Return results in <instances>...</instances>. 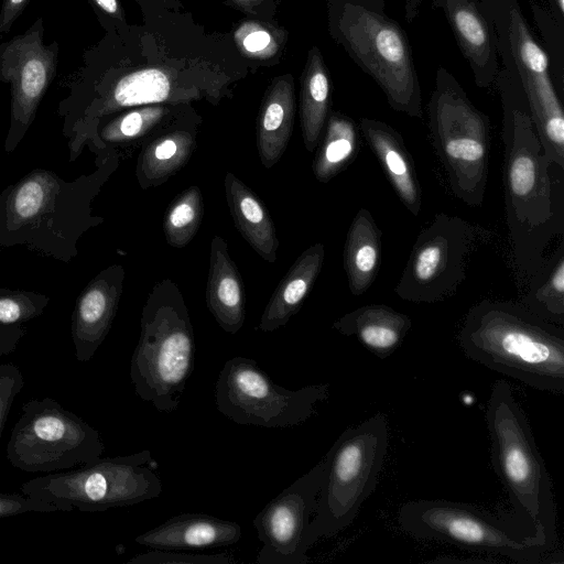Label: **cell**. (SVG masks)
<instances>
[{"label": "cell", "mask_w": 564, "mask_h": 564, "mask_svg": "<svg viewBox=\"0 0 564 564\" xmlns=\"http://www.w3.org/2000/svg\"><path fill=\"white\" fill-rule=\"evenodd\" d=\"M135 2L142 22L105 32L69 77L58 113L73 148L126 109L200 99L215 105L251 72L230 33L209 32L183 10Z\"/></svg>", "instance_id": "6da1fadb"}, {"label": "cell", "mask_w": 564, "mask_h": 564, "mask_svg": "<svg viewBox=\"0 0 564 564\" xmlns=\"http://www.w3.org/2000/svg\"><path fill=\"white\" fill-rule=\"evenodd\" d=\"M502 104L505 209L517 278L527 282L539 270L545 251L563 237V195L555 193L547 159L512 66L500 68L495 83Z\"/></svg>", "instance_id": "7a4b0ae2"}, {"label": "cell", "mask_w": 564, "mask_h": 564, "mask_svg": "<svg viewBox=\"0 0 564 564\" xmlns=\"http://www.w3.org/2000/svg\"><path fill=\"white\" fill-rule=\"evenodd\" d=\"M465 355L485 367L551 393H564V329L522 303L481 300L457 336Z\"/></svg>", "instance_id": "3957f363"}, {"label": "cell", "mask_w": 564, "mask_h": 564, "mask_svg": "<svg viewBox=\"0 0 564 564\" xmlns=\"http://www.w3.org/2000/svg\"><path fill=\"white\" fill-rule=\"evenodd\" d=\"M485 416L494 470L508 492L514 514L530 527V536L550 552L557 543L551 477L528 417L506 380L492 386Z\"/></svg>", "instance_id": "277c9868"}, {"label": "cell", "mask_w": 564, "mask_h": 564, "mask_svg": "<svg viewBox=\"0 0 564 564\" xmlns=\"http://www.w3.org/2000/svg\"><path fill=\"white\" fill-rule=\"evenodd\" d=\"M85 180L67 182L47 170H33L0 195V245H25L70 261L87 227Z\"/></svg>", "instance_id": "5b68a950"}, {"label": "cell", "mask_w": 564, "mask_h": 564, "mask_svg": "<svg viewBox=\"0 0 564 564\" xmlns=\"http://www.w3.org/2000/svg\"><path fill=\"white\" fill-rule=\"evenodd\" d=\"M328 31L381 88L394 111L423 118L422 93L406 33L383 12L328 0Z\"/></svg>", "instance_id": "8992f818"}, {"label": "cell", "mask_w": 564, "mask_h": 564, "mask_svg": "<svg viewBox=\"0 0 564 564\" xmlns=\"http://www.w3.org/2000/svg\"><path fill=\"white\" fill-rule=\"evenodd\" d=\"M178 291H153L144 305L130 378L135 394L162 413L175 411L195 364V338Z\"/></svg>", "instance_id": "52a82bcc"}, {"label": "cell", "mask_w": 564, "mask_h": 564, "mask_svg": "<svg viewBox=\"0 0 564 564\" xmlns=\"http://www.w3.org/2000/svg\"><path fill=\"white\" fill-rule=\"evenodd\" d=\"M388 447L389 424L381 412L346 429L334 442L325 454V478L306 533L308 550L354 522L378 485Z\"/></svg>", "instance_id": "ba28073f"}, {"label": "cell", "mask_w": 564, "mask_h": 564, "mask_svg": "<svg viewBox=\"0 0 564 564\" xmlns=\"http://www.w3.org/2000/svg\"><path fill=\"white\" fill-rule=\"evenodd\" d=\"M429 127L451 191L470 207L481 206L488 182L490 121L458 80L438 67L427 105Z\"/></svg>", "instance_id": "9c48e42d"}, {"label": "cell", "mask_w": 564, "mask_h": 564, "mask_svg": "<svg viewBox=\"0 0 564 564\" xmlns=\"http://www.w3.org/2000/svg\"><path fill=\"white\" fill-rule=\"evenodd\" d=\"M151 452L99 458L77 469L50 473L20 487L24 495L61 506L66 511L100 512L154 499L163 485Z\"/></svg>", "instance_id": "30bf717a"}, {"label": "cell", "mask_w": 564, "mask_h": 564, "mask_svg": "<svg viewBox=\"0 0 564 564\" xmlns=\"http://www.w3.org/2000/svg\"><path fill=\"white\" fill-rule=\"evenodd\" d=\"M503 64L514 69L534 129L551 164L564 170V110L550 75L547 53L535 41L517 0H484Z\"/></svg>", "instance_id": "8fae6325"}, {"label": "cell", "mask_w": 564, "mask_h": 564, "mask_svg": "<svg viewBox=\"0 0 564 564\" xmlns=\"http://www.w3.org/2000/svg\"><path fill=\"white\" fill-rule=\"evenodd\" d=\"M398 523L415 539L442 541L516 563L536 564L546 553L535 539L522 534L505 519L465 502L411 500L400 507Z\"/></svg>", "instance_id": "7c38bea8"}, {"label": "cell", "mask_w": 564, "mask_h": 564, "mask_svg": "<svg viewBox=\"0 0 564 564\" xmlns=\"http://www.w3.org/2000/svg\"><path fill=\"white\" fill-rule=\"evenodd\" d=\"M492 236L489 229L459 216L436 214L415 239L395 294L425 304L452 297L467 279L474 256Z\"/></svg>", "instance_id": "4fadbf2b"}, {"label": "cell", "mask_w": 564, "mask_h": 564, "mask_svg": "<svg viewBox=\"0 0 564 564\" xmlns=\"http://www.w3.org/2000/svg\"><path fill=\"white\" fill-rule=\"evenodd\" d=\"M7 445L10 464L26 473H56L98 460L99 432L53 398L32 399L21 409Z\"/></svg>", "instance_id": "5bb4252c"}, {"label": "cell", "mask_w": 564, "mask_h": 564, "mask_svg": "<svg viewBox=\"0 0 564 564\" xmlns=\"http://www.w3.org/2000/svg\"><path fill=\"white\" fill-rule=\"evenodd\" d=\"M328 398V384L286 389L247 357L227 360L215 386L216 409L223 415L237 424L267 429L300 425Z\"/></svg>", "instance_id": "9a60e30c"}, {"label": "cell", "mask_w": 564, "mask_h": 564, "mask_svg": "<svg viewBox=\"0 0 564 564\" xmlns=\"http://www.w3.org/2000/svg\"><path fill=\"white\" fill-rule=\"evenodd\" d=\"M44 33V20L37 18L25 32L0 43V83L9 85L11 97L7 152L25 135L57 73L59 45L46 44Z\"/></svg>", "instance_id": "2e32d148"}, {"label": "cell", "mask_w": 564, "mask_h": 564, "mask_svg": "<svg viewBox=\"0 0 564 564\" xmlns=\"http://www.w3.org/2000/svg\"><path fill=\"white\" fill-rule=\"evenodd\" d=\"M327 466L324 457L270 500L253 519L262 543L259 564H306V533L315 512L317 497Z\"/></svg>", "instance_id": "e0dca14e"}, {"label": "cell", "mask_w": 564, "mask_h": 564, "mask_svg": "<svg viewBox=\"0 0 564 564\" xmlns=\"http://www.w3.org/2000/svg\"><path fill=\"white\" fill-rule=\"evenodd\" d=\"M122 282V267L112 265L96 275L78 296L70 326L78 361H89L107 337L118 310Z\"/></svg>", "instance_id": "ac0fdd59"}, {"label": "cell", "mask_w": 564, "mask_h": 564, "mask_svg": "<svg viewBox=\"0 0 564 564\" xmlns=\"http://www.w3.org/2000/svg\"><path fill=\"white\" fill-rule=\"evenodd\" d=\"M454 33L457 45L468 62L476 85L489 88L499 72L497 37L479 0H433Z\"/></svg>", "instance_id": "d6986e66"}, {"label": "cell", "mask_w": 564, "mask_h": 564, "mask_svg": "<svg viewBox=\"0 0 564 564\" xmlns=\"http://www.w3.org/2000/svg\"><path fill=\"white\" fill-rule=\"evenodd\" d=\"M241 527L206 513H182L135 538L138 544L170 551L223 547L236 544Z\"/></svg>", "instance_id": "ffe728a7"}, {"label": "cell", "mask_w": 564, "mask_h": 564, "mask_svg": "<svg viewBox=\"0 0 564 564\" xmlns=\"http://www.w3.org/2000/svg\"><path fill=\"white\" fill-rule=\"evenodd\" d=\"M359 129L404 207L414 216L422 208L416 170L402 135L383 121L361 118Z\"/></svg>", "instance_id": "44dd1931"}, {"label": "cell", "mask_w": 564, "mask_h": 564, "mask_svg": "<svg viewBox=\"0 0 564 564\" xmlns=\"http://www.w3.org/2000/svg\"><path fill=\"white\" fill-rule=\"evenodd\" d=\"M295 86L291 74L274 77L268 86L257 120V148L261 163L272 167L283 155L294 124Z\"/></svg>", "instance_id": "7402d4cb"}, {"label": "cell", "mask_w": 564, "mask_h": 564, "mask_svg": "<svg viewBox=\"0 0 564 564\" xmlns=\"http://www.w3.org/2000/svg\"><path fill=\"white\" fill-rule=\"evenodd\" d=\"M206 304L226 333L235 335L240 330L246 318L243 282L226 240L219 236L213 238L210 246Z\"/></svg>", "instance_id": "603a6c76"}, {"label": "cell", "mask_w": 564, "mask_h": 564, "mask_svg": "<svg viewBox=\"0 0 564 564\" xmlns=\"http://www.w3.org/2000/svg\"><path fill=\"white\" fill-rule=\"evenodd\" d=\"M412 327L411 318L384 304H368L346 313L333 324L345 336L355 337L380 359L391 356Z\"/></svg>", "instance_id": "cb8c5ba5"}, {"label": "cell", "mask_w": 564, "mask_h": 564, "mask_svg": "<svg viewBox=\"0 0 564 564\" xmlns=\"http://www.w3.org/2000/svg\"><path fill=\"white\" fill-rule=\"evenodd\" d=\"M324 258L322 242L300 254L269 300L257 327L259 330L273 332L299 312L322 270Z\"/></svg>", "instance_id": "d4e9b609"}, {"label": "cell", "mask_w": 564, "mask_h": 564, "mask_svg": "<svg viewBox=\"0 0 564 564\" xmlns=\"http://www.w3.org/2000/svg\"><path fill=\"white\" fill-rule=\"evenodd\" d=\"M225 193L240 235L261 258L275 262L279 248L276 230L261 199L232 173L225 176Z\"/></svg>", "instance_id": "484cf974"}, {"label": "cell", "mask_w": 564, "mask_h": 564, "mask_svg": "<svg viewBox=\"0 0 564 564\" xmlns=\"http://www.w3.org/2000/svg\"><path fill=\"white\" fill-rule=\"evenodd\" d=\"M381 230L371 213L358 209L344 247V269L352 295H362L373 283L381 263Z\"/></svg>", "instance_id": "4316f807"}, {"label": "cell", "mask_w": 564, "mask_h": 564, "mask_svg": "<svg viewBox=\"0 0 564 564\" xmlns=\"http://www.w3.org/2000/svg\"><path fill=\"white\" fill-rule=\"evenodd\" d=\"M330 104V78L323 55L313 46L301 76L300 121L304 144L313 152L322 138Z\"/></svg>", "instance_id": "83f0119b"}, {"label": "cell", "mask_w": 564, "mask_h": 564, "mask_svg": "<svg viewBox=\"0 0 564 564\" xmlns=\"http://www.w3.org/2000/svg\"><path fill=\"white\" fill-rule=\"evenodd\" d=\"M324 129L312 167L316 180L327 183L352 163L360 145L358 127L345 113L328 115Z\"/></svg>", "instance_id": "f1b7e54d"}, {"label": "cell", "mask_w": 564, "mask_h": 564, "mask_svg": "<svg viewBox=\"0 0 564 564\" xmlns=\"http://www.w3.org/2000/svg\"><path fill=\"white\" fill-rule=\"evenodd\" d=\"M528 291L521 297L528 310L553 324L564 325V241L545 259L528 281Z\"/></svg>", "instance_id": "f546056e"}, {"label": "cell", "mask_w": 564, "mask_h": 564, "mask_svg": "<svg viewBox=\"0 0 564 564\" xmlns=\"http://www.w3.org/2000/svg\"><path fill=\"white\" fill-rule=\"evenodd\" d=\"M195 138L186 130H174L152 140L138 160L137 176L143 188L165 182L191 158Z\"/></svg>", "instance_id": "4dcf8cb0"}, {"label": "cell", "mask_w": 564, "mask_h": 564, "mask_svg": "<svg viewBox=\"0 0 564 564\" xmlns=\"http://www.w3.org/2000/svg\"><path fill=\"white\" fill-rule=\"evenodd\" d=\"M238 54L250 70L279 63L288 42V32L272 20L249 18L230 33Z\"/></svg>", "instance_id": "1f68e13d"}, {"label": "cell", "mask_w": 564, "mask_h": 564, "mask_svg": "<svg viewBox=\"0 0 564 564\" xmlns=\"http://www.w3.org/2000/svg\"><path fill=\"white\" fill-rule=\"evenodd\" d=\"M186 105H147L130 108L97 130V138L107 143H122L141 138Z\"/></svg>", "instance_id": "d6a6232c"}, {"label": "cell", "mask_w": 564, "mask_h": 564, "mask_svg": "<svg viewBox=\"0 0 564 564\" xmlns=\"http://www.w3.org/2000/svg\"><path fill=\"white\" fill-rule=\"evenodd\" d=\"M204 212L199 187L191 186L170 205L163 229L172 247L182 248L192 241L202 223Z\"/></svg>", "instance_id": "836d02e7"}, {"label": "cell", "mask_w": 564, "mask_h": 564, "mask_svg": "<svg viewBox=\"0 0 564 564\" xmlns=\"http://www.w3.org/2000/svg\"><path fill=\"white\" fill-rule=\"evenodd\" d=\"M50 299L41 293L0 288V324L12 325L43 314Z\"/></svg>", "instance_id": "e575fe53"}, {"label": "cell", "mask_w": 564, "mask_h": 564, "mask_svg": "<svg viewBox=\"0 0 564 564\" xmlns=\"http://www.w3.org/2000/svg\"><path fill=\"white\" fill-rule=\"evenodd\" d=\"M128 564H232L236 561L226 554H188L178 551H149L130 558Z\"/></svg>", "instance_id": "d590c367"}, {"label": "cell", "mask_w": 564, "mask_h": 564, "mask_svg": "<svg viewBox=\"0 0 564 564\" xmlns=\"http://www.w3.org/2000/svg\"><path fill=\"white\" fill-rule=\"evenodd\" d=\"M24 386V378L14 364H0V440L14 399Z\"/></svg>", "instance_id": "8d00e7d4"}, {"label": "cell", "mask_w": 564, "mask_h": 564, "mask_svg": "<svg viewBox=\"0 0 564 564\" xmlns=\"http://www.w3.org/2000/svg\"><path fill=\"white\" fill-rule=\"evenodd\" d=\"M65 508L24 495L0 492V518L18 516L25 512H56Z\"/></svg>", "instance_id": "74e56055"}, {"label": "cell", "mask_w": 564, "mask_h": 564, "mask_svg": "<svg viewBox=\"0 0 564 564\" xmlns=\"http://www.w3.org/2000/svg\"><path fill=\"white\" fill-rule=\"evenodd\" d=\"M105 32L122 29L129 23L120 0H87Z\"/></svg>", "instance_id": "f35d334b"}, {"label": "cell", "mask_w": 564, "mask_h": 564, "mask_svg": "<svg viewBox=\"0 0 564 564\" xmlns=\"http://www.w3.org/2000/svg\"><path fill=\"white\" fill-rule=\"evenodd\" d=\"M232 7L251 18L271 20L278 8V0H227Z\"/></svg>", "instance_id": "ab89813d"}, {"label": "cell", "mask_w": 564, "mask_h": 564, "mask_svg": "<svg viewBox=\"0 0 564 564\" xmlns=\"http://www.w3.org/2000/svg\"><path fill=\"white\" fill-rule=\"evenodd\" d=\"M31 0H2L0 6V37L8 34Z\"/></svg>", "instance_id": "60d3db41"}, {"label": "cell", "mask_w": 564, "mask_h": 564, "mask_svg": "<svg viewBox=\"0 0 564 564\" xmlns=\"http://www.w3.org/2000/svg\"><path fill=\"white\" fill-rule=\"evenodd\" d=\"M24 334L21 324H0V357L14 351Z\"/></svg>", "instance_id": "b9f144b4"}, {"label": "cell", "mask_w": 564, "mask_h": 564, "mask_svg": "<svg viewBox=\"0 0 564 564\" xmlns=\"http://www.w3.org/2000/svg\"><path fill=\"white\" fill-rule=\"evenodd\" d=\"M423 0H405V19L409 23L413 22L416 18Z\"/></svg>", "instance_id": "7bdbcfd3"}, {"label": "cell", "mask_w": 564, "mask_h": 564, "mask_svg": "<svg viewBox=\"0 0 564 564\" xmlns=\"http://www.w3.org/2000/svg\"><path fill=\"white\" fill-rule=\"evenodd\" d=\"M365 7L383 12L386 0H351Z\"/></svg>", "instance_id": "ee69618b"}, {"label": "cell", "mask_w": 564, "mask_h": 564, "mask_svg": "<svg viewBox=\"0 0 564 564\" xmlns=\"http://www.w3.org/2000/svg\"><path fill=\"white\" fill-rule=\"evenodd\" d=\"M166 9L182 11L183 4L180 0H151Z\"/></svg>", "instance_id": "f6af8a7d"}, {"label": "cell", "mask_w": 564, "mask_h": 564, "mask_svg": "<svg viewBox=\"0 0 564 564\" xmlns=\"http://www.w3.org/2000/svg\"><path fill=\"white\" fill-rule=\"evenodd\" d=\"M551 7L555 12V15L563 20L564 17V0H550Z\"/></svg>", "instance_id": "bcb514c9"}]
</instances>
